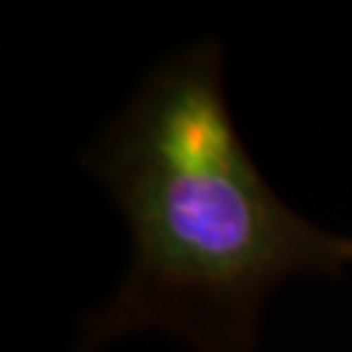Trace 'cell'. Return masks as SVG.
<instances>
[{
	"label": "cell",
	"instance_id": "obj_1",
	"mask_svg": "<svg viewBox=\"0 0 352 352\" xmlns=\"http://www.w3.org/2000/svg\"><path fill=\"white\" fill-rule=\"evenodd\" d=\"M81 162L120 209L133 251L115 295L84 318L76 352L141 331L196 352H251L282 282L352 269V235L289 209L258 173L212 37L149 71Z\"/></svg>",
	"mask_w": 352,
	"mask_h": 352
}]
</instances>
